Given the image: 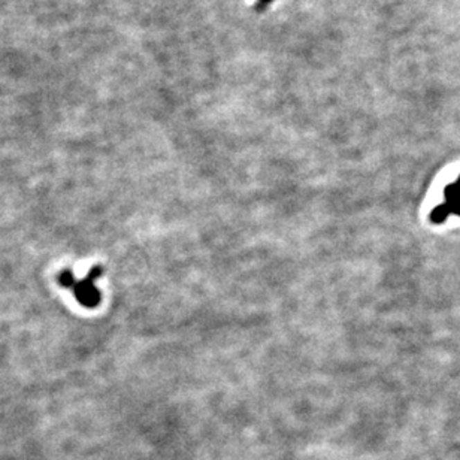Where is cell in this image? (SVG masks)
Returning <instances> with one entry per match:
<instances>
[{"label":"cell","mask_w":460,"mask_h":460,"mask_svg":"<svg viewBox=\"0 0 460 460\" xmlns=\"http://www.w3.org/2000/svg\"><path fill=\"white\" fill-rule=\"evenodd\" d=\"M103 275V267L102 266H94L91 271L85 275L82 280L76 281L73 285V294L76 301H78L82 306L87 308H96L99 305L102 296L98 290V287L94 285V281L99 280Z\"/></svg>","instance_id":"1"},{"label":"cell","mask_w":460,"mask_h":460,"mask_svg":"<svg viewBox=\"0 0 460 460\" xmlns=\"http://www.w3.org/2000/svg\"><path fill=\"white\" fill-rule=\"evenodd\" d=\"M444 197H445V206L448 208L450 214L460 215V177L454 181V183L448 184L444 190Z\"/></svg>","instance_id":"2"},{"label":"cell","mask_w":460,"mask_h":460,"mask_svg":"<svg viewBox=\"0 0 460 460\" xmlns=\"http://www.w3.org/2000/svg\"><path fill=\"white\" fill-rule=\"evenodd\" d=\"M448 215H450L448 208L445 206V204H441V205H438V206L432 211V213H430V220H432L434 223L439 224V223L445 222Z\"/></svg>","instance_id":"3"},{"label":"cell","mask_w":460,"mask_h":460,"mask_svg":"<svg viewBox=\"0 0 460 460\" xmlns=\"http://www.w3.org/2000/svg\"><path fill=\"white\" fill-rule=\"evenodd\" d=\"M59 283H60L62 287H72V289H73L76 280H75V276L71 271H63L59 275Z\"/></svg>","instance_id":"4"},{"label":"cell","mask_w":460,"mask_h":460,"mask_svg":"<svg viewBox=\"0 0 460 460\" xmlns=\"http://www.w3.org/2000/svg\"><path fill=\"white\" fill-rule=\"evenodd\" d=\"M262 2H265V3H267V2H269V0H262Z\"/></svg>","instance_id":"5"}]
</instances>
